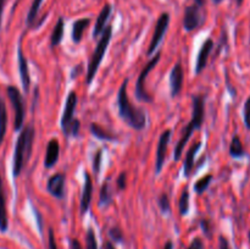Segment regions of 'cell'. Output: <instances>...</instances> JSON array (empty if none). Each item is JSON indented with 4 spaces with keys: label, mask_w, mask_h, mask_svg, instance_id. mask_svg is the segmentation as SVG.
I'll use <instances>...</instances> for the list:
<instances>
[{
    "label": "cell",
    "mask_w": 250,
    "mask_h": 249,
    "mask_svg": "<svg viewBox=\"0 0 250 249\" xmlns=\"http://www.w3.org/2000/svg\"><path fill=\"white\" fill-rule=\"evenodd\" d=\"M212 48H214V43H212L211 39H207L204 42V44L200 48L199 54H198L197 62H195V75H199L205 67H207L208 59H209L210 53H211Z\"/></svg>",
    "instance_id": "obj_13"
},
{
    "label": "cell",
    "mask_w": 250,
    "mask_h": 249,
    "mask_svg": "<svg viewBox=\"0 0 250 249\" xmlns=\"http://www.w3.org/2000/svg\"><path fill=\"white\" fill-rule=\"evenodd\" d=\"M19 71H20V77H21L22 87H23L24 93H28L29 85H31V77H29V70H28V62L24 56L23 51H22L21 44L19 45Z\"/></svg>",
    "instance_id": "obj_12"
},
{
    "label": "cell",
    "mask_w": 250,
    "mask_h": 249,
    "mask_svg": "<svg viewBox=\"0 0 250 249\" xmlns=\"http://www.w3.org/2000/svg\"><path fill=\"white\" fill-rule=\"evenodd\" d=\"M65 173H56V175L51 176L48 180V185H46L48 192L53 197L58 198V199H62V198H65Z\"/></svg>",
    "instance_id": "obj_11"
},
{
    "label": "cell",
    "mask_w": 250,
    "mask_h": 249,
    "mask_svg": "<svg viewBox=\"0 0 250 249\" xmlns=\"http://www.w3.org/2000/svg\"><path fill=\"white\" fill-rule=\"evenodd\" d=\"M116 183H117V187H119L120 190H122L126 188V172H122L121 175L117 177Z\"/></svg>",
    "instance_id": "obj_34"
},
{
    "label": "cell",
    "mask_w": 250,
    "mask_h": 249,
    "mask_svg": "<svg viewBox=\"0 0 250 249\" xmlns=\"http://www.w3.org/2000/svg\"><path fill=\"white\" fill-rule=\"evenodd\" d=\"M85 244H87V249H98L97 237L92 228L88 229L87 234H85Z\"/></svg>",
    "instance_id": "obj_29"
},
{
    "label": "cell",
    "mask_w": 250,
    "mask_h": 249,
    "mask_svg": "<svg viewBox=\"0 0 250 249\" xmlns=\"http://www.w3.org/2000/svg\"><path fill=\"white\" fill-rule=\"evenodd\" d=\"M194 2H195V5H198V6L202 7L203 5L205 4V0H194Z\"/></svg>",
    "instance_id": "obj_43"
},
{
    "label": "cell",
    "mask_w": 250,
    "mask_h": 249,
    "mask_svg": "<svg viewBox=\"0 0 250 249\" xmlns=\"http://www.w3.org/2000/svg\"><path fill=\"white\" fill-rule=\"evenodd\" d=\"M219 243H220V249H231V247H229V241L226 239V237L224 236H220L219 238Z\"/></svg>",
    "instance_id": "obj_37"
},
{
    "label": "cell",
    "mask_w": 250,
    "mask_h": 249,
    "mask_svg": "<svg viewBox=\"0 0 250 249\" xmlns=\"http://www.w3.org/2000/svg\"><path fill=\"white\" fill-rule=\"evenodd\" d=\"M202 148V143H197V144H193L190 146V149L188 150L187 156H186V160H185V165H183V171H185V176L188 177L192 172V168L194 166V158H195V154L198 153V150Z\"/></svg>",
    "instance_id": "obj_19"
},
{
    "label": "cell",
    "mask_w": 250,
    "mask_h": 249,
    "mask_svg": "<svg viewBox=\"0 0 250 249\" xmlns=\"http://www.w3.org/2000/svg\"><path fill=\"white\" fill-rule=\"evenodd\" d=\"M59 153H60V144L56 139H51L46 146L45 159H44V165L46 168L53 167L59 160Z\"/></svg>",
    "instance_id": "obj_16"
},
{
    "label": "cell",
    "mask_w": 250,
    "mask_h": 249,
    "mask_svg": "<svg viewBox=\"0 0 250 249\" xmlns=\"http://www.w3.org/2000/svg\"><path fill=\"white\" fill-rule=\"evenodd\" d=\"M164 249H173V243L171 241H168L167 243L165 244V247H164Z\"/></svg>",
    "instance_id": "obj_41"
},
{
    "label": "cell",
    "mask_w": 250,
    "mask_h": 249,
    "mask_svg": "<svg viewBox=\"0 0 250 249\" xmlns=\"http://www.w3.org/2000/svg\"><path fill=\"white\" fill-rule=\"evenodd\" d=\"M221 1H222V0H214L215 4H220V2H221Z\"/></svg>",
    "instance_id": "obj_45"
},
{
    "label": "cell",
    "mask_w": 250,
    "mask_h": 249,
    "mask_svg": "<svg viewBox=\"0 0 250 249\" xmlns=\"http://www.w3.org/2000/svg\"><path fill=\"white\" fill-rule=\"evenodd\" d=\"M42 1H43V0H33V2H32L31 9H29L28 15H27V24H28V26H32L33 22L36 21L37 15H38V11H39V7H41L42 5Z\"/></svg>",
    "instance_id": "obj_25"
},
{
    "label": "cell",
    "mask_w": 250,
    "mask_h": 249,
    "mask_svg": "<svg viewBox=\"0 0 250 249\" xmlns=\"http://www.w3.org/2000/svg\"><path fill=\"white\" fill-rule=\"evenodd\" d=\"M76 106H77V95L75 92H70L61 117V128L66 137L77 136L80 131V120L73 119Z\"/></svg>",
    "instance_id": "obj_5"
},
{
    "label": "cell",
    "mask_w": 250,
    "mask_h": 249,
    "mask_svg": "<svg viewBox=\"0 0 250 249\" xmlns=\"http://www.w3.org/2000/svg\"><path fill=\"white\" fill-rule=\"evenodd\" d=\"M170 138H171V129H166L165 132H163L160 139H159L158 149H156V160H155L156 173H160L161 170H163V167H164Z\"/></svg>",
    "instance_id": "obj_10"
},
{
    "label": "cell",
    "mask_w": 250,
    "mask_h": 249,
    "mask_svg": "<svg viewBox=\"0 0 250 249\" xmlns=\"http://www.w3.org/2000/svg\"><path fill=\"white\" fill-rule=\"evenodd\" d=\"M248 237H249V242H250V231H249V234H248Z\"/></svg>",
    "instance_id": "obj_46"
},
{
    "label": "cell",
    "mask_w": 250,
    "mask_h": 249,
    "mask_svg": "<svg viewBox=\"0 0 250 249\" xmlns=\"http://www.w3.org/2000/svg\"><path fill=\"white\" fill-rule=\"evenodd\" d=\"M71 249H82V247H81V243L78 242V239H71Z\"/></svg>",
    "instance_id": "obj_39"
},
{
    "label": "cell",
    "mask_w": 250,
    "mask_h": 249,
    "mask_svg": "<svg viewBox=\"0 0 250 249\" xmlns=\"http://www.w3.org/2000/svg\"><path fill=\"white\" fill-rule=\"evenodd\" d=\"M187 249H204V244H203L202 239L195 238Z\"/></svg>",
    "instance_id": "obj_35"
},
{
    "label": "cell",
    "mask_w": 250,
    "mask_h": 249,
    "mask_svg": "<svg viewBox=\"0 0 250 249\" xmlns=\"http://www.w3.org/2000/svg\"><path fill=\"white\" fill-rule=\"evenodd\" d=\"M63 37V19L60 17L58 20V23L55 24V28H54L53 33H51V38H50V45L53 46H58L59 44L61 43V39Z\"/></svg>",
    "instance_id": "obj_22"
},
{
    "label": "cell",
    "mask_w": 250,
    "mask_h": 249,
    "mask_svg": "<svg viewBox=\"0 0 250 249\" xmlns=\"http://www.w3.org/2000/svg\"><path fill=\"white\" fill-rule=\"evenodd\" d=\"M49 249H58V244H56L54 232L51 228L49 229Z\"/></svg>",
    "instance_id": "obj_36"
},
{
    "label": "cell",
    "mask_w": 250,
    "mask_h": 249,
    "mask_svg": "<svg viewBox=\"0 0 250 249\" xmlns=\"http://www.w3.org/2000/svg\"><path fill=\"white\" fill-rule=\"evenodd\" d=\"M90 131H92V133L94 134L98 139H102V141H115V139H116V137H115L114 134L107 132L106 129H104L103 127H100L99 124H92Z\"/></svg>",
    "instance_id": "obj_23"
},
{
    "label": "cell",
    "mask_w": 250,
    "mask_h": 249,
    "mask_svg": "<svg viewBox=\"0 0 250 249\" xmlns=\"http://www.w3.org/2000/svg\"><path fill=\"white\" fill-rule=\"evenodd\" d=\"M102 154L103 151L98 150L97 153H95V156H94V161H93V168H94V173H99L100 171V164H102Z\"/></svg>",
    "instance_id": "obj_33"
},
{
    "label": "cell",
    "mask_w": 250,
    "mask_h": 249,
    "mask_svg": "<svg viewBox=\"0 0 250 249\" xmlns=\"http://www.w3.org/2000/svg\"><path fill=\"white\" fill-rule=\"evenodd\" d=\"M168 23H170V15H168L167 12H164V14L159 17L158 22H156L155 24V31H154L153 39H151V43L150 45H149L148 53H146L148 55H151V54L156 50L159 44L161 43L166 31H167Z\"/></svg>",
    "instance_id": "obj_8"
},
{
    "label": "cell",
    "mask_w": 250,
    "mask_h": 249,
    "mask_svg": "<svg viewBox=\"0 0 250 249\" xmlns=\"http://www.w3.org/2000/svg\"><path fill=\"white\" fill-rule=\"evenodd\" d=\"M7 128V110L6 104H5L4 99L0 95V145H1L2 141L5 138Z\"/></svg>",
    "instance_id": "obj_21"
},
{
    "label": "cell",
    "mask_w": 250,
    "mask_h": 249,
    "mask_svg": "<svg viewBox=\"0 0 250 249\" xmlns=\"http://www.w3.org/2000/svg\"><path fill=\"white\" fill-rule=\"evenodd\" d=\"M92 192H93V182L92 177L88 172L84 175V187H83L82 199H81V215H84L87 210L89 209L90 200H92Z\"/></svg>",
    "instance_id": "obj_15"
},
{
    "label": "cell",
    "mask_w": 250,
    "mask_h": 249,
    "mask_svg": "<svg viewBox=\"0 0 250 249\" xmlns=\"http://www.w3.org/2000/svg\"><path fill=\"white\" fill-rule=\"evenodd\" d=\"M110 237H111L112 241L115 242H122L124 241V232L121 231V228L119 227H112L109 231Z\"/></svg>",
    "instance_id": "obj_31"
},
{
    "label": "cell",
    "mask_w": 250,
    "mask_h": 249,
    "mask_svg": "<svg viewBox=\"0 0 250 249\" xmlns=\"http://www.w3.org/2000/svg\"><path fill=\"white\" fill-rule=\"evenodd\" d=\"M104 249H115V247L112 246L111 242H106V243H105V246H104Z\"/></svg>",
    "instance_id": "obj_42"
},
{
    "label": "cell",
    "mask_w": 250,
    "mask_h": 249,
    "mask_svg": "<svg viewBox=\"0 0 250 249\" xmlns=\"http://www.w3.org/2000/svg\"><path fill=\"white\" fill-rule=\"evenodd\" d=\"M205 116V98L203 95H193V117L189 121V124H187L185 129H183L182 138L178 141L177 145L175 149V161H178L182 155V151L185 145L187 144V142L189 141V138L192 137L193 132L195 129H199L202 127L203 121H204Z\"/></svg>",
    "instance_id": "obj_3"
},
{
    "label": "cell",
    "mask_w": 250,
    "mask_h": 249,
    "mask_svg": "<svg viewBox=\"0 0 250 249\" xmlns=\"http://www.w3.org/2000/svg\"><path fill=\"white\" fill-rule=\"evenodd\" d=\"M203 23V16L200 12V6L198 5H190L186 7L185 16H183V28L190 32L199 28Z\"/></svg>",
    "instance_id": "obj_9"
},
{
    "label": "cell",
    "mask_w": 250,
    "mask_h": 249,
    "mask_svg": "<svg viewBox=\"0 0 250 249\" xmlns=\"http://www.w3.org/2000/svg\"><path fill=\"white\" fill-rule=\"evenodd\" d=\"M34 141V127L28 124L22 129L21 134L16 142L14 153V165H12V172L14 177H19L23 170L24 165L31 158L32 146Z\"/></svg>",
    "instance_id": "obj_2"
},
{
    "label": "cell",
    "mask_w": 250,
    "mask_h": 249,
    "mask_svg": "<svg viewBox=\"0 0 250 249\" xmlns=\"http://www.w3.org/2000/svg\"><path fill=\"white\" fill-rule=\"evenodd\" d=\"M244 148H243V144H242L241 138L238 136H234L232 138L231 142V145H229V154L233 158H241V156L244 155Z\"/></svg>",
    "instance_id": "obj_24"
},
{
    "label": "cell",
    "mask_w": 250,
    "mask_h": 249,
    "mask_svg": "<svg viewBox=\"0 0 250 249\" xmlns=\"http://www.w3.org/2000/svg\"><path fill=\"white\" fill-rule=\"evenodd\" d=\"M127 85H128V80H125L119 90V95H117L119 112L122 120L128 126H131L133 129H137V131H142L146 127V115L143 110L134 107L132 103L129 102L128 94H127Z\"/></svg>",
    "instance_id": "obj_1"
},
{
    "label": "cell",
    "mask_w": 250,
    "mask_h": 249,
    "mask_svg": "<svg viewBox=\"0 0 250 249\" xmlns=\"http://www.w3.org/2000/svg\"><path fill=\"white\" fill-rule=\"evenodd\" d=\"M202 228H203V231H204V233L207 234V236L210 237L211 232H210V224H209V221H207V220H203V221H202Z\"/></svg>",
    "instance_id": "obj_38"
},
{
    "label": "cell",
    "mask_w": 250,
    "mask_h": 249,
    "mask_svg": "<svg viewBox=\"0 0 250 249\" xmlns=\"http://www.w3.org/2000/svg\"><path fill=\"white\" fill-rule=\"evenodd\" d=\"M9 227V217H7L6 199H5L4 186H2L1 176H0V231L6 232Z\"/></svg>",
    "instance_id": "obj_17"
},
{
    "label": "cell",
    "mask_w": 250,
    "mask_h": 249,
    "mask_svg": "<svg viewBox=\"0 0 250 249\" xmlns=\"http://www.w3.org/2000/svg\"><path fill=\"white\" fill-rule=\"evenodd\" d=\"M90 20L89 19H81L77 20V21L73 23V28H72V39L75 43H80L81 39H82L83 32L84 29L89 26Z\"/></svg>",
    "instance_id": "obj_20"
},
{
    "label": "cell",
    "mask_w": 250,
    "mask_h": 249,
    "mask_svg": "<svg viewBox=\"0 0 250 249\" xmlns=\"http://www.w3.org/2000/svg\"><path fill=\"white\" fill-rule=\"evenodd\" d=\"M170 85H171V95L176 97L178 93L182 90L183 85V68L180 62L176 63L170 73Z\"/></svg>",
    "instance_id": "obj_14"
},
{
    "label": "cell",
    "mask_w": 250,
    "mask_h": 249,
    "mask_svg": "<svg viewBox=\"0 0 250 249\" xmlns=\"http://www.w3.org/2000/svg\"><path fill=\"white\" fill-rule=\"evenodd\" d=\"M110 14H111V5L106 4L104 7H103L102 11H100L99 16H98L97 19V22H95L94 32H93V36H94L95 38L99 37L102 32H104L105 24H106V21L107 19H109Z\"/></svg>",
    "instance_id": "obj_18"
},
{
    "label": "cell",
    "mask_w": 250,
    "mask_h": 249,
    "mask_svg": "<svg viewBox=\"0 0 250 249\" xmlns=\"http://www.w3.org/2000/svg\"><path fill=\"white\" fill-rule=\"evenodd\" d=\"M7 97H9L10 102H11L12 107L15 111V131H20L22 128V124L24 121V102L22 98L21 93L14 85H9L6 88Z\"/></svg>",
    "instance_id": "obj_7"
},
{
    "label": "cell",
    "mask_w": 250,
    "mask_h": 249,
    "mask_svg": "<svg viewBox=\"0 0 250 249\" xmlns=\"http://www.w3.org/2000/svg\"><path fill=\"white\" fill-rule=\"evenodd\" d=\"M236 1H237V5H242L243 0H236Z\"/></svg>",
    "instance_id": "obj_44"
},
{
    "label": "cell",
    "mask_w": 250,
    "mask_h": 249,
    "mask_svg": "<svg viewBox=\"0 0 250 249\" xmlns=\"http://www.w3.org/2000/svg\"><path fill=\"white\" fill-rule=\"evenodd\" d=\"M211 180H212V175H207V176H204V177L200 178L199 181H197V183H195V186H194L195 192H197L198 194H202V193H204L205 190H207V188L209 187Z\"/></svg>",
    "instance_id": "obj_26"
},
{
    "label": "cell",
    "mask_w": 250,
    "mask_h": 249,
    "mask_svg": "<svg viewBox=\"0 0 250 249\" xmlns=\"http://www.w3.org/2000/svg\"><path fill=\"white\" fill-rule=\"evenodd\" d=\"M159 207L163 212H167L170 210V200H168V195L166 193H163L159 198Z\"/></svg>",
    "instance_id": "obj_30"
},
{
    "label": "cell",
    "mask_w": 250,
    "mask_h": 249,
    "mask_svg": "<svg viewBox=\"0 0 250 249\" xmlns=\"http://www.w3.org/2000/svg\"><path fill=\"white\" fill-rule=\"evenodd\" d=\"M5 1H6V0H0V27H1V22H2V12H4Z\"/></svg>",
    "instance_id": "obj_40"
},
{
    "label": "cell",
    "mask_w": 250,
    "mask_h": 249,
    "mask_svg": "<svg viewBox=\"0 0 250 249\" xmlns=\"http://www.w3.org/2000/svg\"><path fill=\"white\" fill-rule=\"evenodd\" d=\"M189 210V192L186 188L185 190L181 194V199H180V212L181 215H186Z\"/></svg>",
    "instance_id": "obj_27"
},
{
    "label": "cell",
    "mask_w": 250,
    "mask_h": 249,
    "mask_svg": "<svg viewBox=\"0 0 250 249\" xmlns=\"http://www.w3.org/2000/svg\"><path fill=\"white\" fill-rule=\"evenodd\" d=\"M111 202V193H110L109 183L105 182L100 190V205H107Z\"/></svg>",
    "instance_id": "obj_28"
},
{
    "label": "cell",
    "mask_w": 250,
    "mask_h": 249,
    "mask_svg": "<svg viewBox=\"0 0 250 249\" xmlns=\"http://www.w3.org/2000/svg\"><path fill=\"white\" fill-rule=\"evenodd\" d=\"M161 58V53H156V55L144 66V68L142 70L141 75H139L138 81H137L136 84V97L137 99L141 100V102H146V103H151L153 102V97L150 94H148L146 90V76L149 75L151 70L158 65V62L160 61Z\"/></svg>",
    "instance_id": "obj_6"
},
{
    "label": "cell",
    "mask_w": 250,
    "mask_h": 249,
    "mask_svg": "<svg viewBox=\"0 0 250 249\" xmlns=\"http://www.w3.org/2000/svg\"><path fill=\"white\" fill-rule=\"evenodd\" d=\"M244 124H246L247 128L250 129V97L247 99L246 104H244Z\"/></svg>",
    "instance_id": "obj_32"
},
{
    "label": "cell",
    "mask_w": 250,
    "mask_h": 249,
    "mask_svg": "<svg viewBox=\"0 0 250 249\" xmlns=\"http://www.w3.org/2000/svg\"><path fill=\"white\" fill-rule=\"evenodd\" d=\"M111 34H112V27L111 26H107L106 28L104 29L103 32V36L100 38V41L98 42V45L95 48L94 53H93L92 59H90L89 63H88V70H87V84H90L94 80L95 75H97V71L99 68L100 62L103 61L105 55V51H106L107 45L110 43V39H111Z\"/></svg>",
    "instance_id": "obj_4"
}]
</instances>
